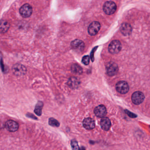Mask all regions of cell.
<instances>
[{"mask_svg": "<svg viewBox=\"0 0 150 150\" xmlns=\"http://www.w3.org/2000/svg\"><path fill=\"white\" fill-rule=\"evenodd\" d=\"M80 150H86L85 148L84 147H82V148L80 149Z\"/></svg>", "mask_w": 150, "mask_h": 150, "instance_id": "23", "label": "cell"}, {"mask_svg": "<svg viewBox=\"0 0 150 150\" xmlns=\"http://www.w3.org/2000/svg\"><path fill=\"white\" fill-rule=\"evenodd\" d=\"M67 84L72 89H76L80 85V81L77 77H71L68 80Z\"/></svg>", "mask_w": 150, "mask_h": 150, "instance_id": "12", "label": "cell"}, {"mask_svg": "<svg viewBox=\"0 0 150 150\" xmlns=\"http://www.w3.org/2000/svg\"><path fill=\"white\" fill-rule=\"evenodd\" d=\"M71 70L72 73L75 74L80 75L83 73L82 68L77 64L72 65L71 67Z\"/></svg>", "mask_w": 150, "mask_h": 150, "instance_id": "17", "label": "cell"}, {"mask_svg": "<svg viewBox=\"0 0 150 150\" xmlns=\"http://www.w3.org/2000/svg\"><path fill=\"white\" fill-rule=\"evenodd\" d=\"M115 87L117 91L121 94H125L129 91V86L126 81H119L116 83Z\"/></svg>", "mask_w": 150, "mask_h": 150, "instance_id": "6", "label": "cell"}, {"mask_svg": "<svg viewBox=\"0 0 150 150\" xmlns=\"http://www.w3.org/2000/svg\"><path fill=\"white\" fill-rule=\"evenodd\" d=\"M117 6L115 3L112 1H107L105 2L103 6V9L104 12L107 15H111L115 12Z\"/></svg>", "mask_w": 150, "mask_h": 150, "instance_id": "1", "label": "cell"}, {"mask_svg": "<svg viewBox=\"0 0 150 150\" xmlns=\"http://www.w3.org/2000/svg\"><path fill=\"white\" fill-rule=\"evenodd\" d=\"M132 28L131 25L127 23H123L120 26V31L123 35L129 36L132 32Z\"/></svg>", "mask_w": 150, "mask_h": 150, "instance_id": "13", "label": "cell"}, {"mask_svg": "<svg viewBox=\"0 0 150 150\" xmlns=\"http://www.w3.org/2000/svg\"><path fill=\"white\" fill-rule=\"evenodd\" d=\"M71 145L73 150H80L77 142L76 140H72L71 141Z\"/></svg>", "mask_w": 150, "mask_h": 150, "instance_id": "20", "label": "cell"}, {"mask_svg": "<svg viewBox=\"0 0 150 150\" xmlns=\"http://www.w3.org/2000/svg\"><path fill=\"white\" fill-rule=\"evenodd\" d=\"M5 127L7 130L9 132H14L18 130L19 125L15 121L9 120L5 123Z\"/></svg>", "mask_w": 150, "mask_h": 150, "instance_id": "10", "label": "cell"}, {"mask_svg": "<svg viewBox=\"0 0 150 150\" xmlns=\"http://www.w3.org/2000/svg\"><path fill=\"white\" fill-rule=\"evenodd\" d=\"M12 71L15 76H23L26 74V69L23 65L17 63L12 67Z\"/></svg>", "mask_w": 150, "mask_h": 150, "instance_id": "3", "label": "cell"}, {"mask_svg": "<svg viewBox=\"0 0 150 150\" xmlns=\"http://www.w3.org/2000/svg\"><path fill=\"white\" fill-rule=\"evenodd\" d=\"M100 125L103 130L108 131L111 127V121L108 117H103L100 121Z\"/></svg>", "mask_w": 150, "mask_h": 150, "instance_id": "15", "label": "cell"}, {"mask_svg": "<svg viewBox=\"0 0 150 150\" xmlns=\"http://www.w3.org/2000/svg\"><path fill=\"white\" fill-rule=\"evenodd\" d=\"M122 45L120 42L118 40L112 41L108 46V51L112 54L118 53L121 50Z\"/></svg>", "mask_w": 150, "mask_h": 150, "instance_id": "2", "label": "cell"}, {"mask_svg": "<svg viewBox=\"0 0 150 150\" xmlns=\"http://www.w3.org/2000/svg\"><path fill=\"white\" fill-rule=\"evenodd\" d=\"M83 125L85 128L88 130H91L95 127V121L91 118H86L83 121Z\"/></svg>", "mask_w": 150, "mask_h": 150, "instance_id": "14", "label": "cell"}, {"mask_svg": "<svg viewBox=\"0 0 150 150\" xmlns=\"http://www.w3.org/2000/svg\"><path fill=\"white\" fill-rule=\"evenodd\" d=\"M32 7L28 4H24L19 9V13L23 18L29 17L32 14Z\"/></svg>", "mask_w": 150, "mask_h": 150, "instance_id": "4", "label": "cell"}, {"mask_svg": "<svg viewBox=\"0 0 150 150\" xmlns=\"http://www.w3.org/2000/svg\"><path fill=\"white\" fill-rule=\"evenodd\" d=\"M132 102L135 105H140L142 103L144 99V94L141 91L135 92L132 94Z\"/></svg>", "mask_w": 150, "mask_h": 150, "instance_id": "9", "label": "cell"}, {"mask_svg": "<svg viewBox=\"0 0 150 150\" xmlns=\"http://www.w3.org/2000/svg\"><path fill=\"white\" fill-rule=\"evenodd\" d=\"M100 24L98 22L94 21L91 23L88 28L89 34L91 36L96 35L100 30Z\"/></svg>", "mask_w": 150, "mask_h": 150, "instance_id": "7", "label": "cell"}, {"mask_svg": "<svg viewBox=\"0 0 150 150\" xmlns=\"http://www.w3.org/2000/svg\"><path fill=\"white\" fill-rule=\"evenodd\" d=\"M43 106V103L41 101H39L36 105V107L34 110V112L38 116H40L42 114V109Z\"/></svg>", "mask_w": 150, "mask_h": 150, "instance_id": "18", "label": "cell"}, {"mask_svg": "<svg viewBox=\"0 0 150 150\" xmlns=\"http://www.w3.org/2000/svg\"><path fill=\"white\" fill-rule=\"evenodd\" d=\"M10 24L7 20H2L0 21V33H4L9 29Z\"/></svg>", "mask_w": 150, "mask_h": 150, "instance_id": "16", "label": "cell"}, {"mask_svg": "<svg viewBox=\"0 0 150 150\" xmlns=\"http://www.w3.org/2000/svg\"><path fill=\"white\" fill-rule=\"evenodd\" d=\"M71 47L73 50L79 52H82L84 49L85 44L83 41L80 40H75L71 42Z\"/></svg>", "mask_w": 150, "mask_h": 150, "instance_id": "8", "label": "cell"}, {"mask_svg": "<svg viewBox=\"0 0 150 150\" xmlns=\"http://www.w3.org/2000/svg\"><path fill=\"white\" fill-rule=\"evenodd\" d=\"M48 123H49V125L52 127H59L60 126L59 122L54 118H50Z\"/></svg>", "mask_w": 150, "mask_h": 150, "instance_id": "19", "label": "cell"}, {"mask_svg": "<svg viewBox=\"0 0 150 150\" xmlns=\"http://www.w3.org/2000/svg\"><path fill=\"white\" fill-rule=\"evenodd\" d=\"M94 114L96 116L99 118H103L106 115L107 109L103 105H100L95 108L94 110Z\"/></svg>", "mask_w": 150, "mask_h": 150, "instance_id": "11", "label": "cell"}, {"mask_svg": "<svg viewBox=\"0 0 150 150\" xmlns=\"http://www.w3.org/2000/svg\"><path fill=\"white\" fill-rule=\"evenodd\" d=\"M82 62L84 65H88L90 63V57L88 55L84 56L82 59Z\"/></svg>", "mask_w": 150, "mask_h": 150, "instance_id": "21", "label": "cell"}, {"mask_svg": "<svg viewBox=\"0 0 150 150\" xmlns=\"http://www.w3.org/2000/svg\"><path fill=\"white\" fill-rule=\"evenodd\" d=\"M125 112L126 113L127 115L129 116L130 118H135L137 117V115L131 112L130 111H128L127 110H125Z\"/></svg>", "mask_w": 150, "mask_h": 150, "instance_id": "22", "label": "cell"}, {"mask_svg": "<svg viewBox=\"0 0 150 150\" xmlns=\"http://www.w3.org/2000/svg\"><path fill=\"white\" fill-rule=\"evenodd\" d=\"M106 69L107 74L110 76H112L117 74L119 68L117 64L113 62H111L107 64Z\"/></svg>", "mask_w": 150, "mask_h": 150, "instance_id": "5", "label": "cell"}]
</instances>
